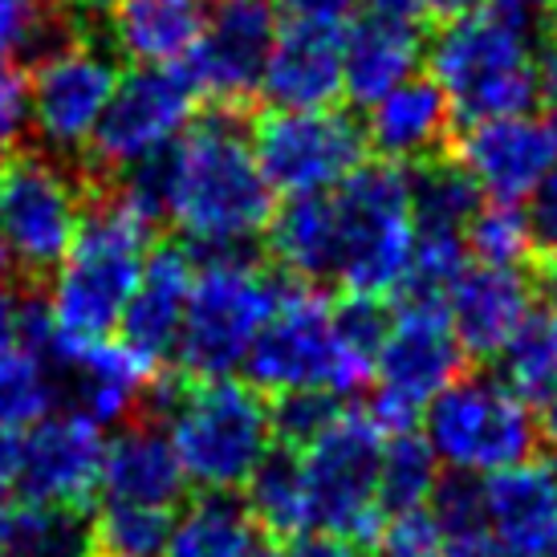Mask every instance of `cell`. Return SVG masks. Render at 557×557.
Returning <instances> with one entry per match:
<instances>
[{"label": "cell", "instance_id": "cell-19", "mask_svg": "<svg viewBox=\"0 0 557 557\" xmlns=\"http://www.w3.org/2000/svg\"><path fill=\"white\" fill-rule=\"evenodd\" d=\"M196 269L200 264H191V257L180 248H156L143 264L135 294L126 301V313L119 322L123 346L156 371L180 350V334H184L191 289H196Z\"/></svg>", "mask_w": 557, "mask_h": 557}, {"label": "cell", "instance_id": "cell-56", "mask_svg": "<svg viewBox=\"0 0 557 557\" xmlns=\"http://www.w3.org/2000/svg\"><path fill=\"white\" fill-rule=\"evenodd\" d=\"M549 472H554V484H557V460H554V468H549Z\"/></svg>", "mask_w": 557, "mask_h": 557}, {"label": "cell", "instance_id": "cell-47", "mask_svg": "<svg viewBox=\"0 0 557 557\" xmlns=\"http://www.w3.org/2000/svg\"><path fill=\"white\" fill-rule=\"evenodd\" d=\"M537 94H542V102L557 114V41L542 49V58H537Z\"/></svg>", "mask_w": 557, "mask_h": 557}, {"label": "cell", "instance_id": "cell-15", "mask_svg": "<svg viewBox=\"0 0 557 557\" xmlns=\"http://www.w3.org/2000/svg\"><path fill=\"white\" fill-rule=\"evenodd\" d=\"M472 358L456 338L448 306H395V325L379 350L374 374L379 395L419 411L423 403L440 399L451 383H460Z\"/></svg>", "mask_w": 557, "mask_h": 557}, {"label": "cell", "instance_id": "cell-29", "mask_svg": "<svg viewBox=\"0 0 557 557\" xmlns=\"http://www.w3.org/2000/svg\"><path fill=\"white\" fill-rule=\"evenodd\" d=\"M257 542L261 529L252 521L245 496L200 493L180 509L163 557H248Z\"/></svg>", "mask_w": 557, "mask_h": 557}, {"label": "cell", "instance_id": "cell-6", "mask_svg": "<svg viewBox=\"0 0 557 557\" xmlns=\"http://www.w3.org/2000/svg\"><path fill=\"white\" fill-rule=\"evenodd\" d=\"M171 440L200 493H236L273 448V416L261 391L236 379L187 383L171 416Z\"/></svg>", "mask_w": 557, "mask_h": 557}, {"label": "cell", "instance_id": "cell-17", "mask_svg": "<svg viewBox=\"0 0 557 557\" xmlns=\"http://www.w3.org/2000/svg\"><path fill=\"white\" fill-rule=\"evenodd\" d=\"M102 460H107L102 428L78 411H62V416L41 419L21 440L16 488L25 500L90 509V496L102 480Z\"/></svg>", "mask_w": 557, "mask_h": 557}, {"label": "cell", "instance_id": "cell-7", "mask_svg": "<svg viewBox=\"0 0 557 557\" xmlns=\"http://www.w3.org/2000/svg\"><path fill=\"white\" fill-rule=\"evenodd\" d=\"M248 383L269 395L289 391H334L350 395L367 383V374L346 355L334 325V306L318 285L281 289L277 306L264 322L261 338L245 362Z\"/></svg>", "mask_w": 557, "mask_h": 557}, {"label": "cell", "instance_id": "cell-31", "mask_svg": "<svg viewBox=\"0 0 557 557\" xmlns=\"http://www.w3.org/2000/svg\"><path fill=\"white\" fill-rule=\"evenodd\" d=\"M476 180L468 175L456 159H432L423 163L416 180H411V203H416V233L419 236H460L468 240V228L480 203Z\"/></svg>", "mask_w": 557, "mask_h": 557}, {"label": "cell", "instance_id": "cell-4", "mask_svg": "<svg viewBox=\"0 0 557 557\" xmlns=\"http://www.w3.org/2000/svg\"><path fill=\"white\" fill-rule=\"evenodd\" d=\"M338 273L334 285L358 297H391L416 261V203L411 175L399 163H362L330 191Z\"/></svg>", "mask_w": 557, "mask_h": 557}, {"label": "cell", "instance_id": "cell-57", "mask_svg": "<svg viewBox=\"0 0 557 557\" xmlns=\"http://www.w3.org/2000/svg\"><path fill=\"white\" fill-rule=\"evenodd\" d=\"M25 4H37V0H25Z\"/></svg>", "mask_w": 557, "mask_h": 557}, {"label": "cell", "instance_id": "cell-1", "mask_svg": "<svg viewBox=\"0 0 557 557\" xmlns=\"http://www.w3.org/2000/svg\"><path fill=\"white\" fill-rule=\"evenodd\" d=\"M273 184L264 180L252 139L233 119L191 126L163 156V212L208 257L240 252L273 228Z\"/></svg>", "mask_w": 557, "mask_h": 557}, {"label": "cell", "instance_id": "cell-39", "mask_svg": "<svg viewBox=\"0 0 557 557\" xmlns=\"http://www.w3.org/2000/svg\"><path fill=\"white\" fill-rule=\"evenodd\" d=\"M334 325H338V338L346 346V355L355 358L362 371H374L379 350H383L391 325H395V310L387 306V297L346 294V301L334 306Z\"/></svg>", "mask_w": 557, "mask_h": 557}, {"label": "cell", "instance_id": "cell-32", "mask_svg": "<svg viewBox=\"0 0 557 557\" xmlns=\"http://www.w3.org/2000/svg\"><path fill=\"white\" fill-rule=\"evenodd\" d=\"M62 387V374L33 346H9L0 350V432H21L37 428L41 419L53 416V399Z\"/></svg>", "mask_w": 557, "mask_h": 557}, {"label": "cell", "instance_id": "cell-12", "mask_svg": "<svg viewBox=\"0 0 557 557\" xmlns=\"http://www.w3.org/2000/svg\"><path fill=\"white\" fill-rule=\"evenodd\" d=\"M196 82L184 70H147L135 65L119 78L107 119L94 135V156L102 168L135 171L171 156L196 119Z\"/></svg>", "mask_w": 557, "mask_h": 557}, {"label": "cell", "instance_id": "cell-2", "mask_svg": "<svg viewBox=\"0 0 557 557\" xmlns=\"http://www.w3.org/2000/svg\"><path fill=\"white\" fill-rule=\"evenodd\" d=\"M151 228L156 224L119 196L86 212L70 257L49 281L46 310L53 325V367L119 330L143 264L151 257Z\"/></svg>", "mask_w": 557, "mask_h": 557}, {"label": "cell", "instance_id": "cell-13", "mask_svg": "<svg viewBox=\"0 0 557 557\" xmlns=\"http://www.w3.org/2000/svg\"><path fill=\"white\" fill-rule=\"evenodd\" d=\"M29 126L49 151H86L107 119L119 90V70L94 41H58L49 46L29 78Z\"/></svg>", "mask_w": 557, "mask_h": 557}, {"label": "cell", "instance_id": "cell-48", "mask_svg": "<svg viewBox=\"0 0 557 557\" xmlns=\"http://www.w3.org/2000/svg\"><path fill=\"white\" fill-rule=\"evenodd\" d=\"M444 557H509V554L496 545L493 533H476V537H465V542H448Z\"/></svg>", "mask_w": 557, "mask_h": 557}, {"label": "cell", "instance_id": "cell-49", "mask_svg": "<svg viewBox=\"0 0 557 557\" xmlns=\"http://www.w3.org/2000/svg\"><path fill=\"white\" fill-rule=\"evenodd\" d=\"M362 9L374 16H395V21H416L428 0H362Z\"/></svg>", "mask_w": 557, "mask_h": 557}, {"label": "cell", "instance_id": "cell-42", "mask_svg": "<svg viewBox=\"0 0 557 557\" xmlns=\"http://www.w3.org/2000/svg\"><path fill=\"white\" fill-rule=\"evenodd\" d=\"M529 233L537 261H557V171L529 196Z\"/></svg>", "mask_w": 557, "mask_h": 557}, {"label": "cell", "instance_id": "cell-14", "mask_svg": "<svg viewBox=\"0 0 557 557\" xmlns=\"http://www.w3.org/2000/svg\"><path fill=\"white\" fill-rule=\"evenodd\" d=\"M277 33V0H212L187 78L216 102H245L261 90Z\"/></svg>", "mask_w": 557, "mask_h": 557}, {"label": "cell", "instance_id": "cell-43", "mask_svg": "<svg viewBox=\"0 0 557 557\" xmlns=\"http://www.w3.org/2000/svg\"><path fill=\"white\" fill-rule=\"evenodd\" d=\"M281 13L294 25H318V29H350L362 0H277Z\"/></svg>", "mask_w": 557, "mask_h": 557}, {"label": "cell", "instance_id": "cell-37", "mask_svg": "<svg viewBox=\"0 0 557 557\" xmlns=\"http://www.w3.org/2000/svg\"><path fill=\"white\" fill-rule=\"evenodd\" d=\"M468 252L476 264H496V269H517L533 252V233L521 203H484L468 228Z\"/></svg>", "mask_w": 557, "mask_h": 557}, {"label": "cell", "instance_id": "cell-38", "mask_svg": "<svg viewBox=\"0 0 557 557\" xmlns=\"http://www.w3.org/2000/svg\"><path fill=\"white\" fill-rule=\"evenodd\" d=\"M432 517L440 533L448 542H465V537H476V533H488V496H484V480L468 468H451V472H440V484L432 493Z\"/></svg>", "mask_w": 557, "mask_h": 557}, {"label": "cell", "instance_id": "cell-55", "mask_svg": "<svg viewBox=\"0 0 557 557\" xmlns=\"http://www.w3.org/2000/svg\"><path fill=\"white\" fill-rule=\"evenodd\" d=\"M9 264H13V261H9V252H4V245H0V273H4Z\"/></svg>", "mask_w": 557, "mask_h": 557}, {"label": "cell", "instance_id": "cell-40", "mask_svg": "<svg viewBox=\"0 0 557 557\" xmlns=\"http://www.w3.org/2000/svg\"><path fill=\"white\" fill-rule=\"evenodd\" d=\"M444 545H448V537L440 533L435 517L428 509H419L387 521L374 549L383 557H444Z\"/></svg>", "mask_w": 557, "mask_h": 557}, {"label": "cell", "instance_id": "cell-16", "mask_svg": "<svg viewBox=\"0 0 557 557\" xmlns=\"http://www.w3.org/2000/svg\"><path fill=\"white\" fill-rule=\"evenodd\" d=\"M456 163L493 203H521L557 171V114H509L460 135Z\"/></svg>", "mask_w": 557, "mask_h": 557}, {"label": "cell", "instance_id": "cell-30", "mask_svg": "<svg viewBox=\"0 0 557 557\" xmlns=\"http://www.w3.org/2000/svg\"><path fill=\"white\" fill-rule=\"evenodd\" d=\"M245 505L269 542H297L306 517V456L285 444H273L257 472L245 484Z\"/></svg>", "mask_w": 557, "mask_h": 557}, {"label": "cell", "instance_id": "cell-5", "mask_svg": "<svg viewBox=\"0 0 557 557\" xmlns=\"http://www.w3.org/2000/svg\"><path fill=\"white\" fill-rule=\"evenodd\" d=\"M277 297L281 285L257 261H248L245 252L208 257L196 269V289L175 350L180 374L212 383L245 367Z\"/></svg>", "mask_w": 557, "mask_h": 557}, {"label": "cell", "instance_id": "cell-8", "mask_svg": "<svg viewBox=\"0 0 557 557\" xmlns=\"http://www.w3.org/2000/svg\"><path fill=\"white\" fill-rule=\"evenodd\" d=\"M428 444L440 460L468 472L521 468L545 448L529 403L488 374H465L428 403Z\"/></svg>", "mask_w": 557, "mask_h": 557}, {"label": "cell", "instance_id": "cell-11", "mask_svg": "<svg viewBox=\"0 0 557 557\" xmlns=\"http://www.w3.org/2000/svg\"><path fill=\"white\" fill-rule=\"evenodd\" d=\"M252 151L273 191L301 200L346 184L362 168L367 135L342 110H273L252 131Z\"/></svg>", "mask_w": 557, "mask_h": 557}, {"label": "cell", "instance_id": "cell-52", "mask_svg": "<svg viewBox=\"0 0 557 557\" xmlns=\"http://www.w3.org/2000/svg\"><path fill=\"white\" fill-rule=\"evenodd\" d=\"M428 9L451 21V16H465V13H472V9H480V0H428Z\"/></svg>", "mask_w": 557, "mask_h": 557}, {"label": "cell", "instance_id": "cell-45", "mask_svg": "<svg viewBox=\"0 0 557 557\" xmlns=\"http://www.w3.org/2000/svg\"><path fill=\"white\" fill-rule=\"evenodd\" d=\"M285 557H367V549L358 542L334 537V533H301L297 542H289Z\"/></svg>", "mask_w": 557, "mask_h": 557}, {"label": "cell", "instance_id": "cell-26", "mask_svg": "<svg viewBox=\"0 0 557 557\" xmlns=\"http://www.w3.org/2000/svg\"><path fill=\"white\" fill-rule=\"evenodd\" d=\"M423 41L416 21L367 13L346 29V98L358 107H374L411 78H419Z\"/></svg>", "mask_w": 557, "mask_h": 557}, {"label": "cell", "instance_id": "cell-21", "mask_svg": "<svg viewBox=\"0 0 557 557\" xmlns=\"http://www.w3.org/2000/svg\"><path fill=\"white\" fill-rule=\"evenodd\" d=\"M533 277L521 269L468 264L448 297V318L468 358H500L509 338L533 313Z\"/></svg>", "mask_w": 557, "mask_h": 557}, {"label": "cell", "instance_id": "cell-50", "mask_svg": "<svg viewBox=\"0 0 557 557\" xmlns=\"http://www.w3.org/2000/svg\"><path fill=\"white\" fill-rule=\"evenodd\" d=\"M537 428H542L545 448H557V387L537 403Z\"/></svg>", "mask_w": 557, "mask_h": 557}, {"label": "cell", "instance_id": "cell-25", "mask_svg": "<svg viewBox=\"0 0 557 557\" xmlns=\"http://www.w3.org/2000/svg\"><path fill=\"white\" fill-rule=\"evenodd\" d=\"M451 102L435 78H411L383 102L371 107L367 139L387 163H432L444 159V143L451 131Z\"/></svg>", "mask_w": 557, "mask_h": 557}, {"label": "cell", "instance_id": "cell-41", "mask_svg": "<svg viewBox=\"0 0 557 557\" xmlns=\"http://www.w3.org/2000/svg\"><path fill=\"white\" fill-rule=\"evenodd\" d=\"M25 126H29V82L13 65H0V163L13 159Z\"/></svg>", "mask_w": 557, "mask_h": 557}, {"label": "cell", "instance_id": "cell-23", "mask_svg": "<svg viewBox=\"0 0 557 557\" xmlns=\"http://www.w3.org/2000/svg\"><path fill=\"white\" fill-rule=\"evenodd\" d=\"M488 533L509 557H557V484L537 465L505 468L484 480Z\"/></svg>", "mask_w": 557, "mask_h": 557}, {"label": "cell", "instance_id": "cell-20", "mask_svg": "<svg viewBox=\"0 0 557 557\" xmlns=\"http://www.w3.org/2000/svg\"><path fill=\"white\" fill-rule=\"evenodd\" d=\"M261 94L277 110H334L346 94V33L289 21L269 53Z\"/></svg>", "mask_w": 557, "mask_h": 557}, {"label": "cell", "instance_id": "cell-10", "mask_svg": "<svg viewBox=\"0 0 557 557\" xmlns=\"http://www.w3.org/2000/svg\"><path fill=\"white\" fill-rule=\"evenodd\" d=\"M82 220V184L58 159L13 156L0 163V245L21 273H58L78 240Z\"/></svg>", "mask_w": 557, "mask_h": 557}, {"label": "cell", "instance_id": "cell-53", "mask_svg": "<svg viewBox=\"0 0 557 557\" xmlns=\"http://www.w3.org/2000/svg\"><path fill=\"white\" fill-rule=\"evenodd\" d=\"M248 557H285L277 549V542H269V537H261V542L252 545V549H248Z\"/></svg>", "mask_w": 557, "mask_h": 557}, {"label": "cell", "instance_id": "cell-28", "mask_svg": "<svg viewBox=\"0 0 557 557\" xmlns=\"http://www.w3.org/2000/svg\"><path fill=\"white\" fill-rule=\"evenodd\" d=\"M273 257H277L301 285H325L338 273V233H334V203L325 196L289 200L273 216L269 228Z\"/></svg>", "mask_w": 557, "mask_h": 557}, {"label": "cell", "instance_id": "cell-18", "mask_svg": "<svg viewBox=\"0 0 557 557\" xmlns=\"http://www.w3.org/2000/svg\"><path fill=\"white\" fill-rule=\"evenodd\" d=\"M187 472L175 451L171 428L159 419H131L107 444L98 493L110 505H143V509H175L187 505Z\"/></svg>", "mask_w": 557, "mask_h": 557}, {"label": "cell", "instance_id": "cell-46", "mask_svg": "<svg viewBox=\"0 0 557 557\" xmlns=\"http://www.w3.org/2000/svg\"><path fill=\"white\" fill-rule=\"evenodd\" d=\"M21 318H25V297H16L9 285H0V350L21 342Z\"/></svg>", "mask_w": 557, "mask_h": 557}, {"label": "cell", "instance_id": "cell-36", "mask_svg": "<svg viewBox=\"0 0 557 557\" xmlns=\"http://www.w3.org/2000/svg\"><path fill=\"white\" fill-rule=\"evenodd\" d=\"M350 407L334 391H289L273 395L269 416H273V444H285L294 451H310Z\"/></svg>", "mask_w": 557, "mask_h": 557}, {"label": "cell", "instance_id": "cell-9", "mask_svg": "<svg viewBox=\"0 0 557 557\" xmlns=\"http://www.w3.org/2000/svg\"><path fill=\"white\" fill-rule=\"evenodd\" d=\"M383 432L350 407L330 432L306 451V517L313 533H334L362 549L379 542V472H383Z\"/></svg>", "mask_w": 557, "mask_h": 557}, {"label": "cell", "instance_id": "cell-51", "mask_svg": "<svg viewBox=\"0 0 557 557\" xmlns=\"http://www.w3.org/2000/svg\"><path fill=\"white\" fill-rule=\"evenodd\" d=\"M493 4H500V9H509V13L533 21V16L545 13V9H549V4H557V0H493Z\"/></svg>", "mask_w": 557, "mask_h": 557}, {"label": "cell", "instance_id": "cell-44", "mask_svg": "<svg viewBox=\"0 0 557 557\" xmlns=\"http://www.w3.org/2000/svg\"><path fill=\"white\" fill-rule=\"evenodd\" d=\"M37 37V13L25 0H0V65Z\"/></svg>", "mask_w": 557, "mask_h": 557}, {"label": "cell", "instance_id": "cell-35", "mask_svg": "<svg viewBox=\"0 0 557 557\" xmlns=\"http://www.w3.org/2000/svg\"><path fill=\"white\" fill-rule=\"evenodd\" d=\"M175 517L168 509H143V505H110L94 512V542L98 557H163L171 542Z\"/></svg>", "mask_w": 557, "mask_h": 557}, {"label": "cell", "instance_id": "cell-3", "mask_svg": "<svg viewBox=\"0 0 557 557\" xmlns=\"http://www.w3.org/2000/svg\"><path fill=\"white\" fill-rule=\"evenodd\" d=\"M432 78L448 94L460 123H493L509 114H529L537 94V49L525 16L500 4H480L465 16H451L435 33Z\"/></svg>", "mask_w": 557, "mask_h": 557}, {"label": "cell", "instance_id": "cell-24", "mask_svg": "<svg viewBox=\"0 0 557 557\" xmlns=\"http://www.w3.org/2000/svg\"><path fill=\"white\" fill-rule=\"evenodd\" d=\"M212 0H119L110 9V41L126 62L180 70L203 37Z\"/></svg>", "mask_w": 557, "mask_h": 557}, {"label": "cell", "instance_id": "cell-27", "mask_svg": "<svg viewBox=\"0 0 557 557\" xmlns=\"http://www.w3.org/2000/svg\"><path fill=\"white\" fill-rule=\"evenodd\" d=\"M0 557H98L94 509L25 496L0 505Z\"/></svg>", "mask_w": 557, "mask_h": 557}, {"label": "cell", "instance_id": "cell-34", "mask_svg": "<svg viewBox=\"0 0 557 557\" xmlns=\"http://www.w3.org/2000/svg\"><path fill=\"white\" fill-rule=\"evenodd\" d=\"M435 460L440 456L423 435H391L387 448H383V472H379V512H383V521L419 512L432 500L435 484H440Z\"/></svg>", "mask_w": 557, "mask_h": 557}, {"label": "cell", "instance_id": "cell-54", "mask_svg": "<svg viewBox=\"0 0 557 557\" xmlns=\"http://www.w3.org/2000/svg\"><path fill=\"white\" fill-rule=\"evenodd\" d=\"M70 4H78V9H86V13H102V9H114L119 0H70Z\"/></svg>", "mask_w": 557, "mask_h": 557}, {"label": "cell", "instance_id": "cell-22", "mask_svg": "<svg viewBox=\"0 0 557 557\" xmlns=\"http://www.w3.org/2000/svg\"><path fill=\"white\" fill-rule=\"evenodd\" d=\"M58 374H62L65 395L78 416L94 419L98 428H107V423L123 428L143 416L147 391L159 371L147 367L139 355H131L123 342H98V346L62 358Z\"/></svg>", "mask_w": 557, "mask_h": 557}, {"label": "cell", "instance_id": "cell-33", "mask_svg": "<svg viewBox=\"0 0 557 557\" xmlns=\"http://www.w3.org/2000/svg\"><path fill=\"white\" fill-rule=\"evenodd\" d=\"M496 362H500V383L537 407L557 387V310L533 306Z\"/></svg>", "mask_w": 557, "mask_h": 557}]
</instances>
